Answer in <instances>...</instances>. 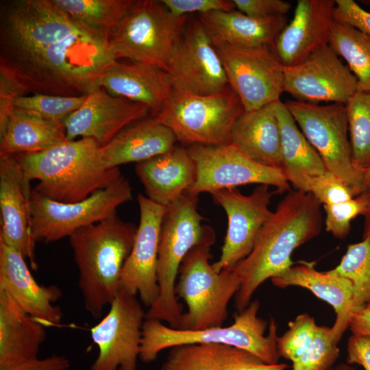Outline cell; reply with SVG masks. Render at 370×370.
Instances as JSON below:
<instances>
[{
	"mask_svg": "<svg viewBox=\"0 0 370 370\" xmlns=\"http://www.w3.org/2000/svg\"><path fill=\"white\" fill-rule=\"evenodd\" d=\"M330 370H355V369L349 365L341 363L332 367Z\"/></svg>",
	"mask_w": 370,
	"mask_h": 370,
	"instance_id": "obj_51",
	"label": "cell"
},
{
	"mask_svg": "<svg viewBox=\"0 0 370 370\" xmlns=\"http://www.w3.org/2000/svg\"><path fill=\"white\" fill-rule=\"evenodd\" d=\"M140 221L134 245L121 273L120 288L139 295L141 303L150 308L159 295L157 262L161 223L166 208L143 194L137 197Z\"/></svg>",
	"mask_w": 370,
	"mask_h": 370,
	"instance_id": "obj_18",
	"label": "cell"
},
{
	"mask_svg": "<svg viewBox=\"0 0 370 370\" xmlns=\"http://www.w3.org/2000/svg\"><path fill=\"white\" fill-rule=\"evenodd\" d=\"M135 171L146 197L165 208L187 193L197 179L195 162L188 149L177 146L136 163Z\"/></svg>",
	"mask_w": 370,
	"mask_h": 370,
	"instance_id": "obj_23",
	"label": "cell"
},
{
	"mask_svg": "<svg viewBox=\"0 0 370 370\" xmlns=\"http://www.w3.org/2000/svg\"><path fill=\"white\" fill-rule=\"evenodd\" d=\"M321 204L310 193L289 190L260 230L251 253L232 270L241 281L234 296L238 312L258 288L293 265V251L317 237L322 229Z\"/></svg>",
	"mask_w": 370,
	"mask_h": 370,
	"instance_id": "obj_2",
	"label": "cell"
},
{
	"mask_svg": "<svg viewBox=\"0 0 370 370\" xmlns=\"http://www.w3.org/2000/svg\"><path fill=\"white\" fill-rule=\"evenodd\" d=\"M23 174L26 191L34 188L55 201L73 203L84 200L119 179V167L105 164L101 147L92 138L66 140L48 149L15 155Z\"/></svg>",
	"mask_w": 370,
	"mask_h": 370,
	"instance_id": "obj_3",
	"label": "cell"
},
{
	"mask_svg": "<svg viewBox=\"0 0 370 370\" xmlns=\"http://www.w3.org/2000/svg\"><path fill=\"white\" fill-rule=\"evenodd\" d=\"M132 199V188L123 175L108 186L73 203L53 201L32 188L29 201L32 237L36 243L69 237L116 214V209Z\"/></svg>",
	"mask_w": 370,
	"mask_h": 370,
	"instance_id": "obj_10",
	"label": "cell"
},
{
	"mask_svg": "<svg viewBox=\"0 0 370 370\" xmlns=\"http://www.w3.org/2000/svg\"><path fill=\"white\" fill-rule=\"evenodd\" d=\"M230 143L254 161L283 171L280 127L274 103L244 111L232 127Z\"/></svg>",
	"mask_w": 370,
	"mask_h": 370,
	"instance_id": "obj_27",
	"label": "cell"
},
{
	"mask_svg": "<svg viewBox=\"0 0 370 370\" xmlns=\"http://www.w3.org/2000/svg\"><path fill=\"white\" fill-rule=\"evenodd\" d=\"M167 72L175 91L205 95L229 86L221 58L199 20L186 25Z\"/></svg>",
	"mask_w": 370,
	"mask_h": 370,
	"instance_id": "obj_17",
	"label": "cell"
},
{
	"mask_svg": "<svg viewBox=\"0 0 370 370\" xmlns=\"http://www.w3.org/2000/svg\"><path fill=\"white\" fill-rule=\"evenodd\" d=\"M69 360L63 355L53 354L47 358H38L18 365L0 367V370H70Z\"/></svg>",
	"mask_w": 370,
	"mask_h": 370,
	"instance_id": "obj_47",
	"label": "cell"
},
{
	"mask_svg": "<svg viewBox=\"0 0 370 370\" xmlns=\"http://www.w3.org/2000/svg\"><path fill=\"white\" fill-rule=\"evenodd\" d=\"M29 194L15 155L0 153V241L30 261L36 270L35 244L31 230Z\"/></svg>",
	"mask_w": 370,
	"mask_h": 370,
	"instance_id": "obj_21",
	"label": "cell"
},
{
	"mask_svg": "<svg viewBox=\"0 0 370 370\" xmlns=\"http://www.w3.org/2000/svg\"><path fill=\"white\" fill-rule=\"evenodd\" d=\"M216 241L213 228L208 226L202 240L182 260L175 291L182 299L187 311L179 329L200 330L223 326L227 319L230 301L240 288L241 281L232 270L217 272L210 263V249Z\"/></svg>",
	"mask_w": 370,
	"mask_h": 370,
	"instance_id": "obj_6",
	"label": "cell"
},
{
	"mask_svg": "<svg viewBox=\"0 0 370 370\" xmlns=\"http://www.w3.org/2000/svg\"><path fill=\"white\" fill-rule=\"evenodd\" d=\"M363 183L365 192H370V167L363 171Z\"/></svg>",
	"mask_w": 370,
	"mask_h": 370,
	"instance_id": "obj_50",
	"label": "cell"
},
{
	"mask_svg": "<svg viewBox=\"0 0 370 370\" xmlns=\"http://www.w3.org/2000/svg\"><path fill=\"white\" fill-rule=\"evenodd\" d=\"M149 112L147 106L112 95L103 87H98L64 121L66 139L92 138L102 147L125 127L147 118Z\"/></svg>",
	"mask_w": 370,
	"mask_h": 370,
	"instance_id": "obj_19",
	"label": "cell"
},
{
	"mask_svg": "<svg viewBox=\"0 0 370 370\" xmlns=\"http://www.w3.org/2000/svg\"><path fill=\"white\" fill-rule=\"evenodd\" d=\"M188 151L195 162L197 179L187 193H200L256 184L275 186L277 193L290 190L282 170L251 159L232 143L190 145Z\"/></svg>",
	"mask_w": 370,
	"mask_h": 370,
	"instance_id": "obj_13",
	"label": "cell"
},
{
	"mask_svg": "<svg viewBox=\"0 0 370 370\" xmlns=\"http://www.w3.org/2000/svg\"><path fill=\"white\" fill-rule=\"evenodd\" d=\"M369 192V199L364 216V229L362 232V240H366L370 243V192Z\"/></svg>",
	"mask_w": 370,
	"mask_h": 370,
	"instance_id": "obj_49",
	"label": "cell"
},
{
	"mask_svg": "<svg viewBox=\"0 0 370 370\" xmlns=\"http://www.w3.org/2000/svg\"><path fill=\"white\" fill-rule=\"evenodd\" d=\"M347 362L361 365L365 370H370V337L353 334L347 346Z\"/></svg>",
	"mask_w": 370,
	"mask_h": 370,
	"instance_id": "obj_46",
	"label": "cell"
},
{
	"mask_svg": "<svg viewBox=\"0 0 370 370\" xmlns=\"http://www.w3.org/2000/svg\"><path fill=\"white\" fill-rule=\"evenodd\" d=\"M47 336L46 327L0 291V367L38 358Z\"/></svg>",
	"mask_w": 370,
	"mask_h": 370,
	"instance_id": "obj_29",
	"label": "cell"
},
{
	"mask_svg": "<svg viewBox=\"0 0 370 370\" xmlns=\"http://www.w3.org/2000/svg\"><path fill=\"white\" fill-rule=\"evenodd\" d=\"M137 227L114 214L69 236L84 306L95 319L101 317L105 307L110 306L120 288L122 270L132 251Z\"/></svg>",
	"mask_w": 370,
	"mask_h": 370,
	"instance_id": "obj_4",
	"label": "cell"
},
{
	"mask_svg": "<svg viewBox=\"0 0 370 370\" xmlns=\"http://www.w3.org/2000/svg\"><path fill=\"white\" fill-rule=\"evenodd\" d=\"M235 8L254 18L286 16L291 8L289 2L282 0H233Z\"/></svg>",
	"mask_w": 370,
	"mask_h": 370,
	"instance_id": "obj_43",
	"label": "cell"
},
{
	"mask_svg": "<svg viewBox=\"0 0 370 370\" xmlns=\"http://www.w3.org/2000/svg\"><path fill=\"white\" fill-rule=\"evenodd\" d=\"M25 93L26 90L18 81L5 69L0 67V130L14 109L15 100Z\"/></svg>",
	"mask_w": 370,
	"mask_h": 370,
	"instance_id": "obj_45",
	"label": "cell"
},
{
	"mask_svg": "<svg viewBox=\"0 0 370 370\" xmlns=\"http://www.w3.org/2000/svg\"><path fill=\"white\" fill-rule=\"evenodd\" d=\"M358 91L356 77L329 45L297 64L284 66V92L295 101L346 105Z\"/></svg>",
	"mask_w": 370,
	"mask_h": 370,
	"instance_id": "obj_16",
	"label": "cell"
},
{
	"mask_svg": "<svg viewBox=\"0 0 370 370\" xmlns=\"http://www.w3.org/2000/svg\"><path fill=\"white\" fill-rule=\"evenodd\" d=\"M346 108L352 158L364 171L370 167V92L358 90Z\"/></svg>",
	"mask_w": 370,
	"mask_h": 370,
	"instance_id": "obj_35",
	"label": "cell"
},
{
	"mask_svg": "<svg viewBox=\"0 0 370 370\" xmlns=\"http://www.w3.org/2000/svg\"><path fill=\"white\" fill-rule=\"evenodd\" d=\"M349 328L353 334L370 337V304L352 313Z\"/></svg>",
	"mask_w": 370,
	"mask_h": 370,
	"instance_id": "obj_48",
	"label": "cell"
},
{
	"mask_svg": "<svg viewBox=\"0 0 370 370\" xmlns=\"http://www.w3.org/2000/svg\"><path fill=\"white\" fill-rule=\"evenodd\" d=\"M145 318L136 295L119 288L108 314L90 329L99 354L90 370H137Z\"/></svg>",
	"mask_w": 370,
	"mask_h": 370,
	"instance_id": "obj_14",
	"label": "cell"
},
{
	"mask_svg": "<svg viewBox=\"0 0 370 370\" xmlns=\"http://www.w3.org/2000/svg\"><path fill=\"white\" fill-rule=\"evenodd\" d=\"M314 266V262L301 261L271 280L280 288L296 286L306 288L329 304L336 313L331 328L334 341L338 344L349 328L354 295L352 283L334 269L322 272Z\"/></svg>",
	"mask_w": 370,
	"mask_h": 370,
	"instance_id": "obj_24",
	"label": "cell"
},
{
	"mask_svg": "<svg viewBox=\"0 0 370 370\" xmlns=\"http://www.w3.org/2000/svg\"><path fill=\"white\" fill-rule=\"evenodd\" d=\"M67 140L64 124L14 107L0 130V153L16 155L48 149Z\"/></svg>",
	"mask_w": 370,
	"mask_h": 370,
	"instance_id": "obj_31",
	"label": "cell"
},
{
	"mask_svg": "<svg viewBox=\"0 0 370 370\" xmlns=\"http://www.w3.org/2000/svg\"><path fill=\"white\" fill-rule=\"evenodd\" d=\"M197 204L198 196L186 193L166 208L161 223L156 271L159 295L146 318L164 321L172 328H180L184 313L175 291L180 267L208 226L202 224Z\"/></svg>",
	"mask_w": 370,
	"mask_h": 370,
	"instance_id": "obj_7",
	"label": "cell"
},
{
	"mask_svg": "<svg viewBox=\"0 0 370 370\" xmlns=\"http://www.w3.org/2000/svg\"><path fill=\"white\" fill-rule=\"evenodd\" d=\"M25 258L0 241V291L9 295L26 313L46 328L61 323L63 314L54 304L62 297L56 285L39 284L31 273Z\"/></svg>",
	"mask_w": 370,
	"mask_h": 370,
	"instance_id": "obj_20",
	"label": "cell"
},
{
	"mask_svg": "<svg viewBox=\"0 0 370 370\" xmlns=\"http://www.w3.org/2000/svg\"><path fill=\"white\" fill-rule=\"evenodd\" d=\"M259 308L260 302L255 299L234 315L232 325L200 330L172 328L160 321L145 318L139 359L144 363H149L162 351L175 346L215 343L244 349L268 364L279 363L275 321L271 318L268 334L265 335L268 323L258 317Z\"/></svg>",
	"mask_w": 370,
	"mask_h": 370,
	"instance_id": "obj_5",
	"label": "cell"
},
{
	"mask_svg": "<svg viewBox=\"0 0 370 370\" xmlns=\"http://www.w3.org/2000/svg\"><path fill=\"white\" fill-rule=\"evenodd\" d=\"M337 345L332 328L318 325L313 341L304 354L293 363L292 370H330L339 357L340 349Z\"/></svg>",
	"mask_w": 370,
	"mask_h": 370,
	"instance_id": "obj_39",
	"label": "cell"
},
{
	"mask_svg": "<svg viewBox=\"0 0 370 370\" xmlns=\"http://www.w3.org/2000/svg\"><path fill=\"white\" fill-rule=\"evenodd\" d=\"M99 85L112 95L147 106L152 116L158 113L173 91L166 71L136 62L116 61L102 75Z\"/></svg>",
	"mask_w": 370,
	"mask_h": 370,
	"instance_id": "obj_25",
	"label": "cell"
},
{
	"mask_svg": "<svg viewBox=\"0 0 370 370\" xmlns=\"http://www.w3.org/2000/svg\"><path fill=\"white\" fill-rule=\"evenodd\" d=\"M299 129L330 171L359 195L365 192L363 171L352 153L346 105L284 102Z\"/></svg>",
	"mask_w": 370,
	"mask_h": 370,
	"instance_id": "obj_11",
	"label": "cell"
},
{
	"mask_svg": "<svg viewBox=\"0 0 370 370\" xmlns=\"http://www.w3.org/2000/svg\"><path fill=\"white\" fill-rule=\"evenodd\" d=\"M174 16H188L197 12L200 15L214 11H232L235 5L227 0H160Z\"/></svg>",
	"mask_w": 370,
	"mask_h": 370,
	"instance_id": "obj_42",
	"label": "cell"
},
{
	"mask_svg": "<svg viewBox=\"0 0 370 370\" xmlns=\"http://www.w3.org/2000/svg\"><path fill=\"white\" fill-rule=\"evenodd\" d=\"M274 108L280 127L283 172L295 190L308 193L306 178L321 174L327 169L285 103L279 100L274 103Z\"/></svg>",
	"mask_w": 370,
	"mask_h": 370,
	"instance_id": "obj_32",
	"label": "cell"
},
{
	"mask_svg": "<svg viewBox=\"0 0 370 370\" xmlns=\"http://www.w3.org/2000/svg\"><path fill=\"white\" fill-rule=\"evenodd\" d=\"M177 141L169 129L147 117L125 127L101 147V157L108 168L136 164L171 150Z\"/></svg>",
	"mask_w": 370,
	"mask_h": 370,
	"instance_id": "obj_28",
	"label": "cell"
},
{
	"mask_svg": "<svg viewBox=\"0 0 370 370\" xmlns=\"http://www.w3.org/2000/svg\"><path fill=\"white\" fill-rule=\"evenodd\" d=\"M211 38L230 45H274L287 25V16L254 18L239 11H214L199 16Z\"/></svg>",
	"mask_w": 370,
	"mask_h": 370,
	"instance_id": "obj_30",
	"label": "cell"
},
{
	"mask_svg": "<svg viewBox=\"0 0 370 370\" xmlns=\"http://www.w3.org/2000/svg\"><path fill=\"white\" fill-rule=\"evenodd\" d=\"M86 95L76 97L43 94L22 95L15 100L14 107L35 112L47 119L63 123L69 115L83 105Z\"/></svg>",
	"mask_w": 370,
	"mask_h": 370,
	"instance_id": "obj_37",
	"label": "cell"
},
{
	"mask_svg": "<svg viewBox=\"0 0 370 370\" xmlns=\"http://www.w3.org/2000/svg\"><path fill=\"white\" fill-rule=\"evenodd\" d=\"M369 199V192L344 202L324 205L325 230L339 239L345 238L351 230L352 221L358 215H362Z\"/></svg>",
	"mask_w": 370,
	"mask_h": 370,
	"instance_id": "obj_40",
	"label": "cell"
},
{
	"mask_svg": "<svg viewBox=\"0 0 370 370\" xmlns=\"http://www.w3.org/2000/svg\"><path fill=\"white\" fill-rule=\"evenodd\" d=\"M328 45L347 63L358 83V90L370 92V36L334 21Z\"/></svg>",
	"mask_w": 370,
	"mask_h": 370,
	"instance_id": "obj_33",
	"label": "cell"
},
{
	"mask_svg": "<svg viewBox=\"0 0 370 370\" xmlns=\"http://www.w3.org/2000/svg\"><path fill=\"white\" fill-rule=\"evenodd\" d=\"M211 38L228 85L239 97L245 111L280 100L284 92V65L274 45L246 47Z\"/></svg>",
	"mask_w": 370,
	"mask_h": 370,
	"instance_id": "obj_12",
	"label": "cell"
},
{
	"mask_svg": "<svg viewBox=\"0 0 370 370\" xmlns=\"http://www.w3.org/2000/svg\"><path fill=\"white\" fill-rule=\"evenodd\" d=\"M318 325L314 318L307 313L300 314L288 323V329L277 338L279 357L297 361L314 340Z\"/></svg>",
	"mask_w": 370,
	"mask_h": 370,
	"instance_id": "obj_38",
	"label": "cell"
},
{
	"mask_svg": "<svg viewBox=\"0 0 370 370\" xmlns=\"http://www.w3.org/2000/svg\"><path fill=\"white\" fill-rule=\"evenodd\" d=\"M275 193L264 184L257 186L249 195H243L236 188L210 193L227 218L221 256L212 264L217 272L232 270L251 253L260 230L273 213L269 205Z\"/></svg>",
	"mask_w": 370,
	"mask_h": 370,
	"instance_id": "obj_15",
	"label": "cell"
},
{
	"mask_svg": "<svg viewBox=\"0 0 370 370\" xmlns=\"http://www.w3.org/2000/svg\"><path fill=\"white\" fill-rule=\"evenodd\" d=\"M244 111L239 97L228 86L205 95L173 90L152 117L183 144L219 145L230 143L232 127Z\"/></svg>",
	"mask_w": 370,
	"mask_h": 370,
	"instance_id": "obj_8",
	"label": "cell"
},
{
	"mask_svg": "<svg viewBox=\"0 0 370 370\" xmlns=\"http://www.w3.org/2000/svg\"><path fill=\"white\" fill-rule=\"evenodd\" d=\"M334 18L370 36V12L353 0H335Z\"/></svg>",
	"mask_w": 370,
	"mask_h": 370,
	"instance_id": "obj_44",
	"label": "cell"
},
{
	"mask_svg": "<svg viewBox=\"0 0 370 370\" xmlns=\"http://www.w3.org/2000/svg\"><path fill=\"white\" fill-rule=\"evenodd\" d=\"M110 37L74 19L53 0L0 3V67L27 93L86 95L117 58Z\"/></svg>",
	"mask_w": 370,
	"mask_h": 370,
	"instance_id": "obj_1",
	"label": "cell"
},
{
	"mask_svg": "<svg viewBox=\"0 0 370 370\" xmlns=\"http://www.w3.org/2000/svg\"><path fill=\"white\" fill-rule=\"evenodd\" d=\"M334 269L352 283V312L370 304V243L367 241L349 245Z\"/></svg>",
	"mask_w": 370,
	"mask_h": 370,
	"instance_id": "obj_36",
	"label": "cell"
},
{
	"mask_svg": "<svg viewBox=\"0 0 370 370\" xmlns=\"http://www.w3.org/2000/svg\"><path fill=\"white\" fill-rule=\"evenodd\" d=\"M71 16L110 38L134 0H53Z\"/></svg>",
	"mask_w": 370,
	"mask_h": 370,
	"instance_id": "obj_34",
	"label": "cell"
},
{
	"mask_svg": "<svg viewBox=\"0 0 370 370\" xmlns=\"http://www.w3.org/2000/svg\"><path fill=\"white\" fill-rule=\"evenodd\" d=\"M308 193L324 205H333L348 201L358 195L342 180L328 170L306 178Z\"/></svg>",
	"mask_w": 370,
	"mask_h": 370,
	"instance_id": "obj_41",
	"label": "cell"
},
{
	"mask_svg": "<svg viewBox=\"0 0 370 370\" xmlns=\"http://www.w3.org/2000/svg\"><path fill=\"white\" fill-rule=\"evenodd\" d=\"M335 0H298L293 17L278 35L275 51L284 66L297 64L328 45Z\"/></svg>",
	"mask_w": 370,
	"mask_h": 370,
	"instance_id": "obj_22",
	"label": "cell"
},
{
	"mask_svg": "<svg viewBox=\"0 0 370 370\" xmlns=\"http://www.w3.org/2000/svg\"><path fill=\"white\" fill-rule=\"evenodd\" d=\"M362 2L370 7V1H362Z\"/></svg>",
	"mask_w": 370,
	"mask_h": 370,
	"instance_id": "obj_52",
	"label": "cell"
},
{
	"mask_svg": "<svg viewBox=\"0 0 370 370\" xmlns=\"http://www.w3.org/2000/svg\"><path fill=\"white\" fill-rule=\"evenodd\" d=\"M188 16L173 15L156 0H134L110 38L116 57L168 71Z\"/></svg>",
	"mask_w": 370,
	"mask_h": 370,
	"instance_id": "obj_9",
	"label": "cell"
},
{
	"mask_svg": "<svg viewBox=\"0 0 370 370\" xmlns=\"http://www.w3.org/2000/svg\"><path fill=\"white\" fill-rule=\"evenodd\" d=\"M286 363L268 364L230 345L193 343L173 347L160 370H286Z\"/></svg>",
	"mask_w": 370,
	"mask_h": 370,
	"instance_id": "obj_26",
	"label": "cell"
}]
</instances>
